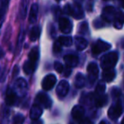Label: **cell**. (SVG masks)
Returning <instances> with one entry per match:
<instances>
[{
  "mask_svg": "<svg viewBox=\"0 0 124 124\" xmlns=\"http://www.w3.org/2000/svg\"><path fill=\"white\" fill-rule=\"evenodd\" d=\"M117 61H118V54L116 52H110L102 57L100 60V66L104 70L113 68L116 65Z\"/></svg>",
  "mask_w": 124,
  "mask_h": 124,
  "instance_id": "1",
  "label": "cell"
},
{
  "mask_svg": "<svg viewBox=\"0 0 124 124\" xmlns=\"http://www.w3.org/2000/svg\"><path fill=\"white\" fill-rule=\"evenodd\" d=\"M64 12L65 14L69 15V16H71L72 17H74L75 19H82L84 16L83 14V11L82 7L79 5V4H76L74 6H71L70 4H66L64 8Z\"/></svg>",
  "mask_w": 124,
  "mask_h": 124,
  "instance_id": "2",
  "label": "cell"
},
{
  "mask_svg": "<svg viewBox=\"0 0 124 124\" xmlns=\"http://www.w3.org/2000/svg\"><path fill=\"white\" fill-rule=\"evenodd\" d=\"M118 11L116 10V9L112 6H107L103 9V13H102V19L104 21H107V22H111V21H115L117 15H118Z\"/></svg>",
  "mask_w": 124,
  "mask_h": 124,
  "instance_id": "3",
  "label": "cell"
},
{
  "mask_svg": "<svg viewBox=\"0 0 124 124\" xmlns=\"http://www.w3.org/2000/svg\"><path fill=\"white\" fill-rule=\"evenodd\" d=\"M111 48V45L110 43H106L102 40H97L93 45H92V53L93 54H99L104 51L110 49Z\"/></svg>",
  "mask_w": 124,
  "mask_h": 124,
  "instance_id": "4",
  "label": "cell"
},
{
  "mask_svg": "<svg viewBox=\"0 0 124 124\" xmlns=\"http://www.w3.org/2000/svg\"><path fill=\"white\" fill-rule=\"evenodd\" d=\"M87 71H88V83L92 86L94 83L97 78H98V75H99L98 66L95 63H93V62H91L90 64H88V67H87Z\"/></svg>",
  "mask_w": 124,
  "mask_h": 124,
  "instance_id": "5",
  "label": "cell"
},
{
  "mask_svg": "<svg viewBox=\"0 0 124 124\" xmlns=\"http://www.w3.org/2000/svg\"><path fill=\"white\" fill-rule=\"evenodd\" d=\"M122 112V107L121 105L120 102H117L116 104H114L110 107L108 110V116L111 120L116 121L121 116Z\"/></svg>",
  "mask_w": 124,
  "mask_h": 124,
  "instance_id": "6",
  "label": "cell"
},
{
  "mask_svg": "<svg viewBox=\"0 0 124 124\" xmlns=\"http://www.w3.org/2000/svg\"><path fill=\"white\" fill-rule=\"evenodd\" d=\"M36 103L43 106V108L48 109L51 107L52 100L50 97L45 93H39L36 97Z\"/></svg>",
  "mask_w": 124,
  "mask_h": 124,
  "instance_id": "7",
  "label": "cell"
},
{
  "mask_svg": "<svg viewBox=\"0 0 124 124\" xmlns=\"http://www.w3.org/2000/svg\"><path fill=\"white\" fill-rule=\"evenodd\" d=\"M15 91L21 96H25L27 91V83L23 78H18L15 83Z\"/></svg>",
  "mask_w": 124,
  "mask_h": 124,
  "instance_id": "8",
  "label": "cell"
},
{
  "mask_svg": "<svg viewBox=\"0 0 124 124\" xmlns=\"http://www.w3.org/2000/svg\"><path fill=\"white\" fill-rule=\"evenodd\" d=\"M56 83V77L54 74H48L42 81V88L45 91L52 89Z\"/></svg>",
  "mask_w": 124,
  "mask_h": 124,
  "instance_id": "9",
  "label": "cell"
},
{
  "mask_svg": "<svg viewBox=\"0 0 124 124\" xmlns=\"http://www.w3.org/2000/svg\"><path fill=\"white\" fill-rule=\"evenodd\" d=\"M69 83L66 80H62L60 82V83L58 84L56 88V93L58 95L59 98H64L65 96H66V94L69 92Z\"/></svg>",
  "mask_w": 124,
  "mask_h": 124,
  "instance_id": "10",
  "label": "cell"
},
{
  "mask_svg": "<svg viewBox=\"0 0 124 124\" xmlns=\"http://www.w3.org/2000/svg\"><path fill=\"white\" fill-rule=\"evenodd\" d=\"M59 27H60L61 32L68 34L72 31V23L67 18H60L59 21Z\"/></svg>",
  "mask_w": 124,
  "mask_h": 124,
  "instance_id": "11",
  "label": "cell"
},
{
  "mask_svg": "<svg viewBox=\"0 0 124 124\" xmlns=\"http://www.w3.org/2000/svg\"><path fill=\"white\" fill-rule=\"evenodd\" d=\"M84 108L81 105H76L75 107H73L72 110H71V116L78 122H79L80 120H82L84 117Z\"/></svg>",
  "mask_w": 124,
  "mask_h": 124,
  "instance_id": "12",
  "label": "cell"
},
{
  "mask_svg": "<svg viewBox=\"0 0 124 124\" xmlns=\"http://www.w3.org/2000/svg\"><path fill=\"white\" fill-rule=\"evenodd\" d=\"M43 114V109L42 106L38 104H34V105L31 106V110H30V117L32 120H37V119H39V117Z\"/></svg>",
  "mask_w": 124,
  "mask_h": 124,
  "instance_id": "13",
  "label": "cell"
},
{
  "mask_svg": "<svg viewBox=\"0 0 124 124\" xmlns=\"http://www.w3.org/2000/svg\"><path fill=\"white\" fill-rule=\"evenodd\" d=\"M17 100V93L12 88H8L6 92V98L5 102L8 105H13L16 104Z\"/></svg>",
  "mask_w": 124,
  "mask_h": 124,
  "instance_id": "14",
  "label": "cell"
},
{
  "mask_svg": "<svg viewBox=\"0 0 124 124\" xmlns=\"http://www.w3.org/2000/svg\"><path fill=\"white\" fill-rule=\"evenodd\" d=\"M64 61L66 64V66L69 67H75L78 64V57L75 54H67L65 55Z\"/></svg>",
  "mask_w": 124,
  "mask_h": 124,
  "instance_id": "15",
  "label": "cell"
},
{
  "mask_svg": "<svg viewBox=\"0 0 124 124\" xmlns=\"http://www.w3.org/2000/svg\"><path fill=\"white\" fill-rule=\"evenodd\" d=\"M38 4H33L31 7L30 9V13H29V22L31 24H33L37 21L38 19Z\"/></svg>",
  "mask_w": 124,
  "mask_h": 124,
  "instance_id": "16",
  "label": "cell"
},
{
  "mask_svg": "<svg viewBox=\"0 0 124 124\" xmlns=\"http://www.w3.org/2000/svg\"><path fill=\"white\" fill-rule=\"evenodd\" d=\"M116 77V72L113 68H109L105 69L103 71V79L107 83H110L114 80Z\"/></svg>",
  "mask_w": 124,
  "mask_h": 124,
  "instance_id": "17",
  "label": "cell"
},
{
  "mask_svg": "<svg viewBox=\"0 0 124 124\" xmlns=\"http://www.w3.org/2000/svg\"><path fill=\"white\" fill-rule=\"evenodd\" d=\"M30 0H22L20 4V16L21 19H25L27 14L28 6H29Z\"/></svg>",
  "mask_w": 124,
  "mask_h": 124,
  "instance_id": "18",
  "label": "cell"
},
{
  "mask_svg": "<svg viewBox=\"0 0 124 124\" xmlns=\"http://www.w3.org/2000/svg\"><path fill=\"white\" fill-rule=\"evenodd\" d=\"M75 45L78 50H83L88 46V42L82 37H76L75 38Z\"/></svg>",
  "mask_w": 124,
  "mask_h": 124,
  "instance_id": "19",
  "label": "cell"
},
{
  "mask_svg": "<svg viewBox=\"0 0 124 124\" xmlns=\"http://www.w3.org/2000/svg\"><path fill=\"white\" fill-rule=\"evenodd\" d=\"M75 86L78 88H82L85 86V83H86V78H85L84 75L82 74V73H78L75 78Z\"/></svg>",
  "mask_w": 124,
  "mask_h": 124,
  "instance_id": "20",
  "label": "cell"
},
{
  "mask_svg": "<svg viewBox=\"0 0 124 124\" xmlns=\"http://www.w3.org/2000/svg\"><path fill=\"white\" fill-rule=\"evenodd\" d=\"M29 61H31V63L37 65L38 59H39V50H38V47H35L31 50V52L29 53Z\"/></svg>",
  "mask_w": 124,
  "mask_h": 124,
  "instance_id": "21",
  "label": "cell"
},
{
  "mask_svg": "<svg viewBox=\"0 0 124 124\" xmlns=\"http://www.w3.org/2000/svg\"><path fill=\"white\" fill-rule=\"evenodd\" d=\"M36 66L37 65L33 64V63L28 60V61L25 62L24 66H23V71L26 75H31L34 71V70L36 69Z\"/></svg>",
  "mask_w": 124,
  "mask_h": 124,
  "instance_id": "22",
  "label": "cell"
},
{
  "mask_svg": "<svg viewBox=\"0 0 124 124\" xmlns=\"http://www.w3.org/2000/svg\"><path fill=\"white\" fill-rule=\"evenodd\" d=\"M123 24H124V14L119 12L116 18L114 21V27L116 28V29H121L123 26Z\"/></svg>",
  "mask_w": 124,
  "mask_h": 124,
  "instance_id": "23",
  "label": "cell"
},
{
  "mask_svg": "<svg viewBox=\"0 0 124 124\" xmlns=\"http://www.w3.org/2000/svg\"><path fill=\"white\" fill-rule=\"evenodd\" d=\"M108 103V96L106 94H100V96L97 97L95 100V105L97 107L105 106Z\"/></svg>",
  "mask_w": 124,
  "mask_h": 124,
  "instance_id": "24",
  "label": "cell"
},
{
  "mask_svg": "<svg viewBox=\"0 0 124 124\" xmlns=\"http://www.w3.org/2000/svg\"><path fill=\"white\" fill-rule=\"evenodd\" d=\"M40 32H41V30H40L39 26H36L32 27V29L31 30V32H30V40L32 42L38 40L40 36Z\"/></svg>",
  "mask_w": 124,
  "mask_h": 124,
  "instance_id": "25",
  "label": "cell"
},
{
  "mask_svg": "<svg viewBox=\"0 0 124 124\" xmlns=\"http://www.w3.org/2000/svg\"><path fill=\"white\" fill-rule=\"evenodd\" d=\"M57 41L62 45V46H71L72 44V38L71 37H60Z\"/></svg>",
  "mask_w": 124,
  "mask_h": 124,
  "instance_id": "26",
  "label": "cell"
},
{
  "mask_svg": "<svg viewBox=\"0 0 124 124\" xmlns=\"http://www.w3.org/2000/svg\"><path fill=\"white\" fill-rule=\"evenodd\" d=\"M9 0H1V16H2V22L4 21V14L7 10L8 4H9Z\"/></svg>",
  "mask_w": 124,
  "mask_h": 124,
  "instance_id": "27",
  "label": "cell"
},
{
  "mask_svg": "<svg viewBox=\"0 0 124 124\" xmlns=\"http://www.w3.org/2000/svg\"><path fill=\"white\" fill-rule=\"evenodd\" d=\"M24 36H25L24 31H23V30H21L19 37H18L17 43H16V51H17V53L20 51V48H21V44H22V42H23V40H24Z\"/></svg>",
  "mask_w": 124,
  "mask_h": 124,
  "instance_id": "28",
  "label": "cell"
},
{
  "mask_svg": "<svg viewBox=\"0 0 124 124\" xmlns=\"http://www.w3.org/2000/svg\"><path fill=\"white\" fill-rule=\"evenodd\" d=\"M105 91V84L102 82H100L96 86V93L98 94H103Z\"/></svg>",
  "mask_w": 124,
  "mask_h": 124,
  "instance_id": "29",
  "label": "cell"
},
{
  "mask_svg": "<svg viewBox=\"0 0 124 124\" xmlns=\"http://www.w3.org/2000/svg\"><path fill=\"white\" fill-rule=\"evenodd\" d=\"M24 116L21 114H17L16 116H15L14 120H13V123L14 124H22L24 122Z\"/></svg>",
  "mask_w": 124,
  "mask_h": 124,
  "instance_id": "30",
  "label": "cell"
},
{
  "mask_svg": "<svg viewBox=\"0 0 124 124\" xmlns=\"http://www.w3.org/2000/svg\"><path fill=\"white\" fill-rule=\"evenodd\" d=\"M88 24H87L86 22H83L81 25L79 26V33H82V34H85V33L87 32V31H88Z\"/></svg>",
  "mask_w": 124,
  "mask_h": 124,
  "instance_id": "31",
  "label": "cell"
},
{
  "mask_svg": "<svg viewBox=\"0 0 124 124\" xmlns=\"http://www.w3.org/2000/svg\"><path fill=\"white\" fill-rule=\"evenodd\" d=\"M54 66L55 71H56L57 72H59V73H61L62 71H63V70H64L62 64H60V62H58V61L54 62Z\"/></svg>",
  "mask_w": 124,
  "mask_h": 124,
  "instance_id": "32",
  "label": "cell"
},
{
  "mask_svg": "<svg viewBox=\"0 0 124 124\" xmlns=\"http://www.w3.org/2000/svg\"><path fill=\"white\" fill-rule=\"evenodd\" d=\"M11 35V26H9L8 28H6V31H5V33H4V41L6 42L9 39V37Z\"/></svg>",
  "mask_w": 124,
  "mask_h": 124,
  "instance_id": "33",
  "label": "cell"
},
{
  "mask_svg": "<svg viewBox=\"0 0 124 124\" xmlns=\"http://www.w3.org/2000/svg\"><path fill=\"white\" fill-rule=\"evenodd\" d=\"M61 46L62 45L60 44L58 41H56L54 43V52L55 54L60 53V52H61Z\"/></svg>",
  "mask_w": 124,
  "mask_h": 124,
  "instance_id": "34",
  "label": "cell"
},
{
  "mask_svg": "<svg viewBox=\"0 0 124 124\" xmlns=\"http://www.w3.org/2000/svg\"><path fill=\"white\" fill-rule=\"evenodd\" d=\"M120 94H121V91H120V89H119V88H112L111 95H112V97H113L114 99L118 98V97L120 96Z\"/></svg>",
  "mask_w": 124,
  "mask_h": 124,
  "instance_id": "35",
  "label": "cell"
},
{
  "mask_svg": "<svg viewBox=\"0 0 124 124\" xmlns=\"http://www.w3.org/2000/svg\"><path fill=\"white\" fill-rule=\"evenodd\" d=\"M78 122H79V124H93V122H92L89 119H88V118H84V117H83L82 120H80Z\"/></svg>",
  "mask_w": 124,
  "mask_h": 124,
  "instance_id": "36",
  "label": "cell"
},
{
  "mask_svg": "<svg viewBox=\"0 0 124 124\" xmlns=\"http://www.w3.org/2000/svg\"><path fill=\"white\" fill-rule=\"evenodd\" d=\"M94 26L95 27H97V28H100V27H101V26H104V24H103V22H102L100 20H96V21H94Z\"/></svg>",
  "mask_w": 124,
  "mask_h": 124,
  "instance_id": "37",
  "label": "cell"
},
{
  "mask_svg": "<svg viewBox=\"0 0 124 124\" xmlns=\"http://www.w3.org/2000/svg\"><path fill=\"white\" fill-rule=\"evenodd\" d=\"M71 67L66 66V70H65V72H64L65 77H68V76H70V75H71Z\"/></svg>",
  "mask_w": 124,
  "mask_h": 124,
  "instance_id": "38",
  "label": "cell"
},
{
  "mask_svg": "<svg viewBox=\"0 0 124 124\" xmlns=\"http://www.w3.org/2000/svg\"><path fill=\"white\" fill-rule=\"evenodd\" d=\"M18 73H19V68L17 66H16L14 68V71H13V77H16Z\"/></svg>",
  "mask_w": 124,
  "mask_h": 124,
  "instance_id": "39",
  "label": "cell"
},
{
  "mask_svg": "<svg viewBox=\"0 0 124 124\" xmlns=\"http://www.w3.org/2000/svg\"><path fill=\"white\" fill-rule=\"evenodd\" d=\"M49 28H50V35H51L52 37L54 36V35L55 34V31H54V26H52V25H50V26H49Z\"/></svg>",
  "mask_w": 124,
  "mask_h": 124,
  "instance_id": "40",
  "label": "cell"
},
{
  "mask_svg": "<svg viewBox=\"0 0 124 124\" xmlns=\"http://www.w3.org/2000/svg\"><path fill=\"white\" fill-rule=\"evenodd\" d=\"M31 124H43V121L37 119V120H33V122H31Z\"/></svg>",
  "mask_w": 124,
  "mask_h": 124,
  "instance_id": "41",
  "label": "cell"
},
{
  "mask_svg": "<svg viewBox=\"0 0 124 124\" xmlns=\"http://www.w3.org/2000/svg\"><path fill=\"white\" fill-rule=\"evenodd\" d=\"M122 6L124 8V0H122Z\"/></svg>",
  "mask_w": 124,
  "mask_h": 124,
  "instance_id": "42",
  "label": "cell"
},
{
  "mask_svg": "<svg viewBox=\"0 0 124 124\" xmlns=\"http://www.w3.org/2000/svg\"><path fill=\"white\" fill-rule=\"evenodd\" d=\"M100 124H105V122H100Z\"/></svg>",
  "mask_w": 124,
  "mask_h": 124,
  "instance_id": "43",
  "label": "cell"
},
{
  "mask_svg": "<svg viewBox=\"0 0 124 124\" xmlns=\"http://www.w3.org/2000/svg\"><path fill=\"white\" fill-rule=\"evenodd\" d=\"M122 124H124V117H123V119H122Z\"/></svg>",
  "mask_w": 124,
  "mask_h": 124,
  "instance_id": "44",
  "label": "cell"
},
{
  "mask_svg": "<svg viewBox=\"0 0 124 124\" xmlns=\"http://www.w3.org/2000/svg\"><path fill=\"white\" fill-rule=\"evenodd\" d=\"M57 1H60V0H57Z\"/></svg>",
  "mask_w": 124,
  "mask_h": 124,
  "instance_id": "45",
  "label": "cell"
},
{
  "mask_svg": "<svg viewBox=\"0 0 124 124\" xmlns=\"http://www.w3.org/2000/svg\"><path fill=\"white\" fill-rule=\"evenodd\" d=\"M105 1H106V0H105Z\"/></svg>",
  "mask_w": 124,
  "mask_h": 124,
  "instance_id": "46",
  "label": "cell"
},
{
  "mask_svg": "<svg viewBox=\"0 0 124 124\" xmlns=\"http://www.w3.org/2000/svg\"><path fill=\"white\" fill-rule=\"evenodd\" d=\"M71 124H72V123H71Z\"/></svg>",
  "mask_w": 124,
  "mask_h": 124,
  "instance_id": "47",
  "label": "cell"
}]
</instances>
